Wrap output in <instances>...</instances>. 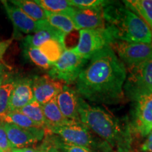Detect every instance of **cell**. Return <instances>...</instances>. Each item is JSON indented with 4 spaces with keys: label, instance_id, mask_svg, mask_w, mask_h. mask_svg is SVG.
<instances>
[{
    "label": "cell",
    "instance_id": "30",
    "mask_svg": "<svg viewBox=\"0 0 152 152\" xmlns=\"http://www.w3.org/2000/svg\"><path fill=\"white\" fill-rule=\"evenodd\" d=\"M36 150L37 152H61L49 142V140L47 137L45 141L42 142V144L39 145Z\"/></svg>",
    "mask_w": 152,
    "mask_h": 152
},
{
    "label": "cell",
    "instance_id": "22",
    "mask_svg": "<svg viewBox=\"0 0 152 152\" xmlns=\"http://www.w3.org/2000/svg\"><path fill=\"white\" fill-rule=\"evenodd\" d=\"M35 1L49 12L66 14L71 16L74 11V8L70 4L69 0H35Z\"/></svg>",
    "mask_w": 152,
    "mask_h": 152
},
{
    "label": "cell",
    "instance_id": "7",
    "mask_svg": "<svg viewBox=\"0 0 152 152\" xmlns=\"http://www.w3.org/2000/svg\"><path fill=\"white\" fill-rule=\"evenodd\" d=\"M55 134L64 142L74 145L88 148L97 147V144L90 132V129L81 121H71L68 124L53 127L45 130Z\"/></svg>",
    "mask_w": 152,
    "mask_h": 152
},
{
    "label": "cell",
    "instance_id": "19",
    "mask_svg": "<svg viewBox=\"0 0 152 152\" xmlns=\"http://www.w3.org/2000/svg\"><path fill=\"white\" fill-rule=\"evenodd\" d=\"M10 1L35 21L47 20V11L38 5L35 1L12 0Z\"/></svg>",
    "mask_w": 152,
    "mask_h": 152
},
{
    "label": "cell",
    "instance_id": "14",
    "mask_svg": "<svg viewBox=\"0 0 152 152\" xmlns=\"http://www.w3.org/2000/svg\"><path fill=\"white\" fill-rule=\"evenodd\" d=\"M33 100L32 80L24 78L17 80L9 99V112L19 111Z\"/></svg>",
    "mask_w": 152,
    "mask_h": 152
},
{
    "label": "cell",
    "instance_id": "24",
    "mask_svg": "<svg viewBox=\"0 0 152 152\" xmlns=\"http://www.w3.org/2000/svg\"><path fill=\"white\" fill-rule=\"evenodd\" d=\"M0 121L16 125L24 128H42L19 111L8 112L0 118Z\"/></svg>",
    "mask_w": 152,
    "mask_h": 152
},
{
    "label": "cell",
    "instance_id": "15",
    "mask_svg": "<svg viewBox=\"0 0 152 152\" xmlns=\"http://www.w3.org/2000/svg\"><path fill=\"white\" fill-rule=\"evenodd\" d=\"M130 68L126 83L152 92V58Z\"/></svg>",
    "mask_w": 152,
    "mask_h": 152
},
{
    "label": "cell",
    "instance_id": "4",
    "mask_svg": "<svg viewBox=\"0 0 152 152\" xmlns=\"http://www.w3.org/2000/svg\"><path fill=\"white\" fill-rule=\"evenodd\" d=\"M125 91L132 102L133 125L140 135L152 131V92L130 83H125Z\"/></svg>",
    "mask_w": 152,
    "mask_h": 152
},
{
    "label": "cell",
    "instance_id": "11",
    "mask_svg": "<svg viewBox=\"0 0 152 152\" xmlns=\"http://www.w3.org/2000/svg\"><path fill=\"white\" fill-rule=\"evenodd\" d=\"M64 85L61 82L51 78L48 75L35 77L32 80L34 99L43 105L56 97Z\"/></svg>",
    "mask_w": 152,
    "mask_h": 152
},
{
    "label": "cell",
    "instance_id": "29",
    "mask_svg": "<svg viewBox=\"0 0 152 152\" xmlns=\"http://www.w3.org/2000/svg\"><path fill=\"white\" fill-rule=\"evenodd\" d=\"M13 147L9 142L7 131L4 128V123L0 121V149L4 152L12 150Z\"/></svg>",
    "mask_w": 152,
    "mask_h": 152
},
{
    "label": "cell",
    "instance_id": "6",
    "mask_svg": "<svg viewBox=\"0 0 152 152\" xmlns=\"http://www.w3.org/2000/svg\"><path fill=\"white\" fill-rule=\"evenodd\" d=\"M114 41L109 30L104 28L79 30V39L73 50L85 59L90 60L93 55Z\"/></svg>",
    "mask_w": 152,
    "mask_h": 152
},
{
    "label": "cell",
    "instance_id": "8",
    "mask_svg": "<svg viewBox=\"0 0 152 152\" xmlns=\"http://www.w3.org/2000/svg\"><path fill=\"white\" fill-rule=\"evenodd\" d=\"M117 56L129 68L134 67L152 58L151 44L115 40L110 45ZM114 51V52H115Z\"/></svg>",
    "mask_w": 152,
    "mask_h": 152
},
{
    "label": "cell",
    "instance_id": "25",
    "mask_svg": "<svg viewBox=\"0 0 152 152\" xmlns=\"http://www.w3.org/2000/svg\"><path fill=\"white\" fill-rule=\"evenodd\" d=\"M16 84V81L11 80L4 82L0 86V118L9 112V99Z\"/></svg>",
    "mask_w": 152,
    "mask_h": 152
},
{
    "label": "cell",
    "instance_id": "1",
    "mask_svg": "<svg viewBox=\"0 0 152 152\" xmlns=\"http://www.w3.org/2000/svg\"><path fill=\"white\" fill-rule=\"evenodd\" d=\"M125 64L110 45L93 55L76 80V92L93 103L114 104L123 98Z\"/></svg>",
    "mask_w": 152,
    "mask_h": 152
},
{
    "label": "cell",
    "instance_id": "10",
    "mask_svg": "<svg viewBox=\"0 0 152 152\" xmlns=\"http://www.w3.org/2000/svg\"><path fill=\"white\" fill-rule=\"evenodd\" d=\"M7 14L18 31L25 34L35 33L42 29L48 22L46 20L35 21L26 15L11 1H1Z\"/></svg>",
    "mask_w": 152,
    "mask_h": 152
},
{
    "label": "cell",
    "instance_id": "5",
    "mask_svg": "<svg viewBox=\"0 0 152 152\" xmlns=\"http://www.w3.org/2000/svg\"><path fill=\"white\" fill-rule=\"evenodd\" d=\"M89 60L82 58L73 49H66L49 71V77L54 80L71 84L77 77Z\"/></svg>",
    "mask_w": 152,
    "mask_h": 152
},
{
    "label": "cell",
    "instance_id": "26",
    "mask_svg": "<svg viewBox=\"0 0 152 152\" xmlns=\"http://www.w3.org/2000/svg\"><path fill=\"white\" fill-rule=\"evenodd\" d=\"M25 54L27 56L30 61L38 67L43 69H50L52 66V64L47 60L41 51L37 47L25 45Z\"/></svg>",
    "mask_w": 152,
    "mask_h": 152
},
{
    "label": "cell",
    "instance_id": "21",
    "mask_svg": "<svg viewBox=\"0 0 152 152\" xmlns=\"http://www.w3.org/2000/svg\"><path fill=\"white\" fill-rule=\"evenodd\" d=\"M39 49L52 65L60 58L66 49L65 42L58 39H52L42 45Z\"/></svg>",
    "mask_w": 152,
    "mask_h": 152
},
{
    "label": "cell",
    "instance_id": "13",
    "mask_svg": "<svg viewBox=\"0 0 152 152\" xmlns=\"http://www.w3.org/2000/svg\"><path fill=\"white\" fill-rule=\"evenodd\" d=\"M78 97L76 90L68 85H64L56 96V103L61 112L70 121H80L78 113Z\"/></svg>",
    "mask_w": 152,
    "mask_h": 152
},
{
    "label": "cell",
    "instance_id": "31",
    "mask_svg": "<svg viewBox=\"0 0 152 152\" xmlns=\"http://www.w3.org/2000/svg\"><path fill=\"white\" fill-rule=\"evenodd\" d=\"M141 149L145 152H152V131L149 134L146 141L142 144Z\"/></svg>",
    "mask_w": 152,
    "mask_h": 152
},
{
    "label": "cell",
    "instance_id": "34",
    "mask_svg": "<svg viewBox=\"0 0 152 152\" xmlns=\"http://www.w3.org/2000/svg\"><path fill=\"white\" fill-rule=\"evenodd\" d=\"M6 152H12V151H11V150H10V151H6Z\"/></svg>",
    "mask_w": 152,
    "mask_h": 152
},
{
    "label": "cell",
    "instance_id": "23",
    "mask_svg": "<svg viewBox=\"0 0 152 152\" xmlns=\"http://www.w3.org/2000/svg\"><path fill=\"white\" fill-rule=\"evenodd\" d=\"M24 115L29 118L30 120L37 123L38 125L45 130L47 127L46 121L44 115L42 105L38 103L37 101L34 99L30 103L25 106L22 109L19 110Z\"/></svg>",
    "mask_w": 152,
    "mask_h": 152
},
{
    "label": "cell",
    "instance_id": "20",
    "mask_svg": "<svg viewBox=\"0 0 152 152\" xmlns=\"http://www.w3.org/2000/svg\"><path fill=\"white\" fill-rule=\"evenodd\" d=\"M47 21L53 28L59 30L66 35L75 30V25L71 17L66 14L47 11Z\"/></svg>",
    "mask_w": 152,
    "mask_h": 152
},
{
    "label": "cell",
    "instance_id": "33",
    "mask_svg": "<svg viewBox=\"0 0 152 152\" xmlns=\"http://www.w3.org/2000/svg\"><path fill=\"white\" fill-rule=\"evenodd\" d=\"M4 74L3 73V71L0 70V86L2 85V83L4 82Z\"/></svg>",
    "mask_w": 152,
    "mask_h": 152
},
{
    "label": "cell",
    "instance_id": "16",
    "mask_svg": "<svg viewBox=\"0 0 152 152\" xmlns=\"http://www.w3.org/2000/svg\"><path fill=\"white\" fill-rule=\"evenodd\" d=\"M66 35L48 23L42 29L38 30L33 35L27 36L25 39L24 45L39 48L42 45L52 39H58L65 42Z\"/></svg>",
    "mask_w": 152,
    "mask_h": 152
},
{
    "label": "cell",
    "instance_id": "35",
    "mask_svg": "<svg viewBox=\"0 0 152 152\" xmlns=\"http://www.w3.org/2000/svg\"><path fill=\"white\" fill-rule=\"evenodd\" d=\"M0 152H4V151H1V150L0 149Z\"/></svg>",
    "mask_w": 152,
    "mask_h": 152
},
{
    "label": "cell",
    "instance_id": "3",
    "mask_svg": "<svg viewBox=\"0 0 152 152\" xmlns=\"http://www.w3.org/2000/svg\"><path fill=\"white\" fill-rule=\"evenodd\" d=\"M106 28L114 41L152 43V33L142 18L125 6L113 1L103 9Z\"/></svg>",
    "mask_w": 152,
    "mask_h": 152
},
{
    "label": "cell",
    "instance_id": "18",
    "mask_svg": "<svg viewBox=\"0 0 152 152\" xmlns=\"http://www.w3.org/2000/svg\"><path fill=\"white\" fill-rule=\"evenodd\" d=\"M123 2L125 7L143 19L152 33V0H129Z\"/></svg>",
    "mask_w": 152,
    "mask_h": 152
},
{
    "label": "cell",
    "instance_id": "28",
    "mask_svg": "<svg viewBox=\"0 0 152 152\" xmlns=\"http://www.w3.org/2000/svg\"><path fill=\"white\" fill-rule=\"evenodd\" d=\"M72 7L79 9H102L112 1L104 0H69Z\"/></svg>",
    "mask_w": 152,
    "mask_h": 152
},
{
    "label": "cell",
    "instance_id": "32",
    "mask_svg": "<svg viewBox=\"0 0 152 152\" xmlns=\"http://www.w3.org/2000/svg\"><path fill=\"white\" fill-rule=\"evenodd\" d=\"M12 152H37L36 149L31 147H23V148H13Z\"/></svg>",
    "mask_w": 152,
    "mask_h": 152
},
{
    "label": "cell",
    "instance_id": "12",
    "mask_svg": "<svg viewBox=\"0 0 152 152\" xmlns=\"http://www.w3.org/2000/svg\"><path fill=\"white\" fill-rule=\"evenodd\" d=\"M71 18L75 30L99 29L106 27L102 9H79L74 8Z\"/></svg>",
    "mask_w": 152,
    "mask_h": 152
},
{
    "label": "cell",
    "instance_id": "2",
    "mask_svg": "<svg viewBox=\"0 0 152 152\" xmlns=\"http://www.w3.org/2000/svg\"><path fill=\"white\" fill-rule=\"evenodd\" d=\"M78 113L81 122L104 139L106 143L116 148L118 152L130 151V128L123 124L119 119L99 106L90 105L80 96Z\"/></svg>",
    "mask_w": 152,
    "mask_h": 152
},
{
    "label": "cell",
    "instance_id": "17",
    "mask_svg": "<svg viewBox=\"0 0 152 152\" xmlns=\"http://www.w3.org/2000/svg\"><path fill=\"white\" fill-rule=\"evenodd\" d=\"M42 110L47 123L45 130L53 127L68 124L71 121L66 118L61 112L56 103V97L43 104Z\"/></svg>",
    "mask_w": 152,
    "mask_h": 152
},
{
    "label": "cell",
    "instance_id": "9",
    "mask_svg": "<svg viewBox=\"0 0 152 152\" xmlns=\"http://www.w3.org/2000/svg\"><path fill=\"white\" fill-rule=\"evenodd\" d=\"M8 139L13 148H23L37 143L45 135L44 128H24L4 123Z\"/></svg>",
    "mask_w": 152,
    "mask_h": 152
},
{
    "label": "cell",
    "instance_id": "27",
    "mask_svg": "<svg viewBox=\"0 0 152 152\" xmlns=\"http://www.w3.org/2000/svg\"><path fill=\"white\" fill-rule=\"evenodd\" d=\"M45 133L48 134L46 137L49 140V142L61 152H94L90 148L68 144L63 141L59 137L51 135L49 132H45Z\"/></svg>",
    "mask_w": 152,
    "mask_h": 152
}]
</instances>
